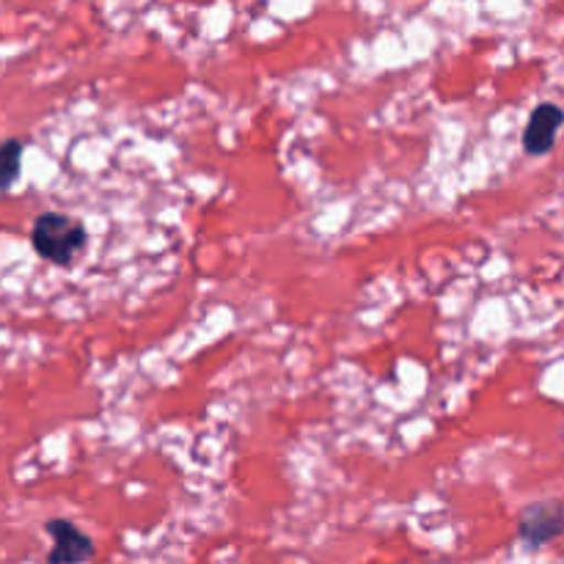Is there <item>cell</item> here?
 <instances>
[{"label":"cell","mask_w":564,"mask_h":564,"mask_svg":"<svg viewBox=\"0 0 564 564\" xmlns=\"http://www.w3.org/2000/svg\"><path fill=\"white\" fill-rule=\"evenodd\" d=\"M86 226L66 213L47 209V213H39L31 224V248L39 259L55 268H69L86 251Z\"/></svg>","instance_id":"1"},{"label":"cell","mask_w":564,"mask_h":564,"mask_svg":"<svg viewBox=\"0 0 564 564\" xmlns=\"http://www.w3.org/2000/svg\"><path fill=\"white\" fill-rule=\"evenodd\" d=\"M564 534V505L562 501H534L518 518V538L527 549L538 551L554 543Z\"/></svg>","instance_id":"2"},{"label":"cell","mask_w":564,"mask_h":564,"mask_svg":"<svg viewBox=\"0 0 564 564\" xmlns=\"http://www.w3.org/2000/svg\"><path fill=\"white\" fill-rule=\"evenodd\" d=\"M44 532L53 540V549L47 554V564H86L94 560V540L91 534L83 532L77 523L66 518H50L44 523Z\"/></svg>","instance_id":"3"},{"label":"cell","mask_w":564,"mask_h":564,"mask_svg":"<svg viewBox=\"0 0 564 564\" xmlns=\"http://www.w3.org/2000/svg\"><path fill=\"white\" fill-rule=\"evenodd\" d=\"M564 124V110L556 102H540L532 110L523 130V149L532 158H543L556 147V135H560Z\"/></svg>","instance_id":"4"},{"label":"cell","mask_w":564,"mask_h":564,"mask_svg":"<svg viewBox=\"0 0 564 564\" xmlns=\"http://www.w3.org/2000/svg\"><path fill=\"white\" fill-rule=\"evenodd\" d=\"M22 158H25V143L20 138H6L0 143V196H6L20 182Z\"/></svg>","instance_id":"5"}]
</instances>
